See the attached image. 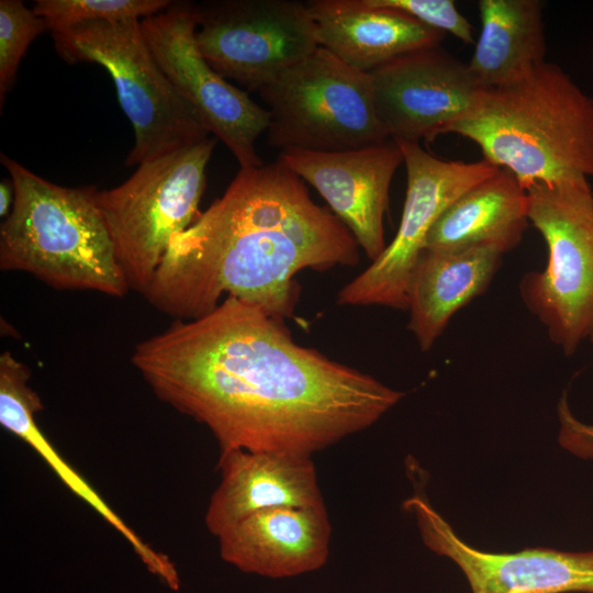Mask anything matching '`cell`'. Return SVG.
Here are the masks:
<instances>
[{
	"instance_id": "7",
	"label": "cell",
	"mask_w": 593,
	"mask_h": 593,
	"mask_svg": "<svg viewBox=\"0 0 593 593\" xmlns=\"http://www.w3.org/2000/svg\"><path fill=\"white\" fill-rule=\"evenodd\" d=\"M216 139L209 137L144 163L120 186L97 191L130 290H146L172 236L200 216L206 166Z\"/></svg>"
},
{
	"instance_id": "24",
	"label": "cell",
	"mask_w": 593,
	"mask_h": 593,
	"mask_svg": "<svg viewBox=\"0 0 593 593\" xmlns=\"http://www.w3.org/2000/svg\"><path fill=\"white\" fill-rule=\"evenodd\" d=\"M376 4L401 10L428 27L449 33L465 44L475 43L473 26L452 0H372Z\"/></svg>"
},
{
	"instance_id": "11",
	"label": "cell",
	"mask_w": 593,
	"mask_h": 593,
	"mask_svg": "<svg viewBox=\"0 0 593 593\" xmlns=\"http://www.w3.org/2000/svg\"><path fill=\"white\" fill-rule=\"evenodd\" d=\"M141 24L159 66L210 134L227 146L240 168L264 165L256 141L268 128L269 112L204 59L195 42L194 3L172 1Z\"/></svg>"
},
{
	"instance_id": "26",
	"label": "cell",
	"mask_w": 593,
	"mask_h": 593,
	"mask_svg": "<svg viewBox=\"0 0 593 593\" xmlns=\"http://www.w3.org/2000/svg\"><path fill=\"white\" fill-rule=\"evenodd\" d=\"M14 200V190L12 181L2 179L0 182V216L7 217L10 214L11 204Z\"/></svg>"
},
{
	"instance_id": "13",
	"label": "cell",
	"mask_w": 593,
	"mask_h": 593,
	"mask_svg": "<svg viewBox=\"0 0 593 593\" xmlns=\"http://www.w3.org/2000/svg\"><path fill=\"white\" fill-rule=\"evenodd\" d=\"M403 507L414 515L425 546L461 570L471 593H593V550L489 552L462 540L424 492H415Z\"/></svg>"
},
{
	"instance_id": "5",
	"label": "cell",
	"mask_w": 593,
	"mask_h": 593,
	"mask_svg": "<svg viewBox=\"0 0 593 593\" xmlns=\"http://www.w3.org/2000/svg\"><path fill=\"white\" fill-rule=\"evenodd\" d=\"M52 35L65 61L96 63L112 77L134 130L126 166H139L210 137L194 108L154 57L141 20L90 21Z\"/></svg>"
},
{
	"instance_id": "3",
	"label": "cell",
	"mask_w": 593,
	"mask_h": 593,
	"mask_svg": "<svg viewBox=\"0 0 593 593\" xmlns=\"http://www.w3.org/2000/svg\"><path fill=\"white\" fill-rule=\"evenodd\" d=\"M448 133L475 143L484 160L511 171L525 190L593 177V97L553 63L481 90Z\"/></svg>"
},
{
	"instance_id": "2",
	"label": "cell",
	"mask_w": 593,
	"mask_h": 593,
	"mask_svg": "<svg viewBox=\"0 0 593 593\" xmlns=\"http://www.w3.org/2000/svg\"><path fill=\"white\" fill-rule=\"evenodd\" d=\"M278 158L240 168L224 194L172 236L142 293L158 311L194 320L234 296L283 321L292 315L304 269L359 261L349 228L316 204Z\"/></svg>"
},
{
	"instance_id": "6",
	"label": "cell",
	"mask_w": 593,
	"mask_h": 593,
	"mask_svg": "<svg viewBox=\"0 0 593 593\" xmlns=\"http://www.w3.org/2000/svg\"><path fill=\"white\" fill-rule=\"evenodd\" d=\"M529 223L548 250L541 271L518 284L528 311L549 339L572 356L593 343V191L588 178L536 182L526 189Z\"/></svg>"
},
{
	"instance_id": "9",
	"label": "cell",
	"mask_w": 593,
	"mask_h": 593,
	"mask_svg": "<svg viewBox=\"0 0 593 593\" xmlns=\"http://www.w3.org/2000/svg\"><path fill=\"white\" fill-rule=\"evenodd\" d=\"M194 12L204 59L248 91L258 92L318 47L306 2L212 0L194 3Z\"/></svg>"
},
{
	"instance_id": "15",
	"label": "cell",
	"mask_w": 593,
	"mask_h": 593,
	"mask_svg": "<svg viewBox=\"0 0 593 593\" xmlns=\"http://www.w3.org/2000/svg\"><path fill=\"white\" fill-rule=\"evenodd\" d=\"M217 469L220 483L204 515L216 538L260 511L324 505L311 457L230 449L220 451Z\"/></svg>"
},
{
	"instance_id": "21",
	"label": "cell",
	"mask_w": 593,
	"mask_h": 593,
	"mask_svg": "<svg viewBox=\"0 0 593 593\" xmlns=\"http://www.w3.org/2000/svg\"><path fill=\"white\" fill-rule=\"evenodd\" d=\"M481 21L467 63L481 90L516 81L546 57L542 3L538 0H480Z\"/></svg>"
},
{
	"instance_id": "8",
	"label": "cell",
	"mask_w": 593,
	"mask_h": 593,
	"mask_svg": "<svg viewBox=\"0 0 593 593\" xmlns=\"http://www.w3.org/2000/svg\"><path fill=\"white\" fill-rule=\"evenodd\" d=\"M267 105L268 146L344 152L388 138L374 109L370 76L323 47L258 90Z\"/></svg>"
},
{
	"instance_id": "22",
	"label": "cell",
	"mask_w": 593,
	"mask_h": 593,
	"mask_svg": "<svg viewBox=\"0 0 593 593\" xmlns=\"http://www.w3.org/2000/svg\"><path fill=\"white\" fill-rule=\"evenodd\" d=\"M169 0H37L35 14L48 30L59 32L90 21L147 18L167 9Z\"/></svg>"
},
{
	"instance_id": "12",
	"label": "cell",
	"mask_w": 593,
	"mask_h": 593,
	"mask_svg": "<svg viewBox=\"0 0 593 593\" xmlns=\"http://www.w3.org/2000/svg\"><path fill=\"white\" fill-rule=\"evenodd\" d=\"M377 116L395 142H432L472 108L481 89L468 65L439 46L368 72Z\"/></svg>"
},
{
	"instance_id": "17",
	"label": "cell",
	"mask_w": 593,
	"mask_h": 593,
	"mask_svg": "<svg viewBox=\"0 0 593 593\" xmlns=\"http://www.w3.org/2000/svg\"><path fill=\"white\" fill-rule=\"evenodd\" d=\"M305 2L318 46L367 74L405 54L439 46L446 35L372 0Z\"/></svg>"
},
{
	"instance_id": "10",
	"label": "cell",
	"mask_w": 593,
	"mask_h": 593,
	"mask_svg": "<svg viewBox=\"0 0 593 593\" xmlns=\"http://www.w3.org/2000/svg\"><path fill=\"white\" fill-rule=\"evenodd\" d=\"M396 143L407 178L399 228L383 253L339 291L342 305L407 310L410 276L429 230L461 194L499 169L484 159L444 160L426 152L419 143Z\"/></svg>"
},
{
	"instance_id": "4",
	"label": "cell",
	"mask_w": 593,
	"mask_h": 593,
	"mask_svg": "<svg viewBox=\"0 0 593 593\" xmlns=\"http://www.w3.org/2000/svg\"><path fill=\"white\" fill-rule=\"evenodd\" d=\"M14 200L0 226V268L58 290L123 296L130 290L93 186L55 184L1 153Z\"/></svg>"
},
{
	"instance_id": "19",
	"label": "cell",
	"mask_w": 593,
	"mask_h": 593,
	"mask_svg": "<svg viewBox=\"0 0 593 593\" xmlns=\"http://www.w3.org/2000/svg\"><path fill=\"white\" fill-rule=\"evenodd\" d=\"M30 368L10 351L0 356V423L31 446L55 471L60 480L90 505L130 544L146 569L169 589L180 588L179 573L164 552L146 544L96 492V490L57 452L35 422L43 410L38 394L31 388Z\"/></svg>"
},
{
	"instance_id": "25",
	"label": "cell",
	"mask_w": 593,
	"mask_h": 593,
	"mask_svg": "<svg viewBox=\"0 0 593 593\" xmlns=\"http://www.w3.org/2000/svg\"><path fill=\"white\" fill-rule=\"evenodd\" d=\"M560 423L558 440L562 448L573 455L593 458V425L579 421L571 412L566 395L558 403Z\"/></svg>"
},
{
	"instance_id": "14",
	"label": "cell",
	"mask_w": 593,
	"mask_h": 593,
	"mask_svg": "<svg viewBox=\"0 0 593 593\" xmlns=\"http://www.w3.org/2000/svg\"><path fill=\"white\" fill-rule=\"evenodd\" d=\"M278 159L318 191L369 259L383 253L390 184L403 163L395 141L344 152L286 150Z\"/></svg>"
},
{
	"instance_id": "23",
	"label": "cell",
	"mask_w": 593,
	"mask_h": 593,
	"mask_svg": "<svg viewBox=\"0 0 593 593\" xmlns=\"http://www.w3.org/2000/svg\"><path fill=\"white\" fill-rule=\"evenodd\" d=\"M44 19L20 0L0 1V109L13 87L29 45L47 31Z\"/></svg>"
},
{
	"instance_id": "16",
	"label": "cell",
	"mask_w": 593,
	"mask_h": 593,
	"mask_svg": "<svg viewBox=\"0 0 593 593\" xmlns=\"http://www.w3.org/2000/svg\"><path fill=\"white\" fill-rule=\"evenodd\" d=\"M331 537L325 505H317L257 512L217 539L226 563L244 573L284 579L324 567Z\"/></svg>"
},
{
	"instance_id": "18",
	"label": "cell",
	"mask_w": 593,
	"mask_h": 593,
	"mask_svg": "<svg viewBox=\"0 0 593 593\" xmlns=\"http://www.w3.org/2000/svg\"><path fill=\"white\" fill-rule=\"evenodd\" d=\"M503 255L492 245L421 251L407 287L409 329L421 350H429L455 313L486 290Z\"/></svg>"
},
{
	"instance_id": "20",
	"label": "cell",
	"mask_w": 593,
	"mask_h": 593,
	"mask_svg": "<svg viewBox=\"0 0 593 593\" xmlns=\"http://www.w3.org/2000/svg\"><path fill=\"white\" fill-rule=\"evenodd\" d=\"M528 224L526 190L511 171L499 168L441 214L424 248L458 250L492 245L505 254L521 243Z\"/></svg>"
},
{
	"instance_id": "1",
	"label": "cell",
	"mask_w": 593,
	"mask_h": 593,
	"mask_svg": "<svg viewBox=\"0 0 593 593\" xmlns=\"http://www.w3.org/2000/svg\"><path fill=\"white\" fill-rule=\"evenodd\" d=\"M131 360L160 401L209 428L220 451L312 457L404 395L296 344L283 321L234 296L139 342Z\"/></svg>"
}]
</instances>
